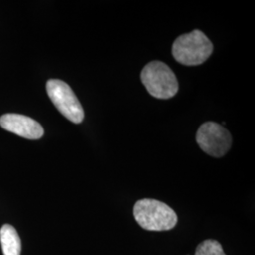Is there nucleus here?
Returning a JSON list of instances; mask_svg holds the SVG:
<instances>
[{
    "label": "nucleus",
    "instance_id": "nucleus-1",
    "mask_svg": "<svg viewBox=\"0 0 255 255\" xmlns=\"http://www.w3.org/2000/svg\"><path fill=\"white\" fill-rule=\"evenodd\" d=\"M133 216L137 223L146 231H168L178 222L177 214L171 207L152 199L137 201L133 207Z\"/></svg>",
    "mask_w": 255,
    "mask_h": 255
},
{
    "label": "nucleus",
    "instance_id": "nucleus-2",
    "mask_svg": "<svg viewBox=\"0 0 255 255\" xmlns=\"http://www.w3.org/2000/svg\"><path fill=\"white\" fill-rule=\"evenodd\" d=\"M214 46L209 38L196 29L190 33L178 37L172 46L174 59L183 65H200L209 59Z\"/></svg>",
    "mask_w": 255,
    "mask_h": 255
},
{
    "label": "nucleus",
    "instance_id": "nucleus-3",
    "mask_svg": "<svg viewBox=\"0 0 255 255\" xmlns=\"http://www.w3.org/2000/svg\"><path fill=\"white\" fill-rule=\"evenodd\" d=\"M141 81L147 92L156 99L168 100L179 91L175 74L162 62L154 61L146 64L141 72Z\"/></svg>",
    "mask_w": 255,
    "mask_h": 255
},
{
    "label": "nucleus",
    "instance_id": "nucleus-4",
    "mask_svg": "<svg viewBox=\"0 0 255 255\" xmlns=\"http://www.w3.org/2000/svg\"><path fill=\"white\" fill-rule=\"evenodd\" d=\"M46 92L55 107L75 124L82 123L84 112L82 104L70 86L61 80H49L46 82Z\"/></svg>",
    "mask_w": 255,
    "mask_h": 255
},
{
    "label": "nucleus",
    "instance_id": "nucleus-5",
    "mask_svg": "<svg viewBox=\"0 0 255 255\" xmlns=\"http://www.w3.org/2000/svg\"><path fill=\"white\" fill-rule=\"evenodd\" d=\"M197 143L205 153L219 158L228 152L232 135L228 129L218 123L206 122L198 129Z\"/></svg>",
    "mask_w": 255,
    "mask_h": 255
},
{
    "label": "nucleus",
    "instance_id": "nucleus-6",
    "mask_svg": "<svg viewBox=\"0 0 255 255\" xmlns=\"http://www.w3.org/2000/svg\"><path fill=\"white\" fill-rule=\"evenodd\" d=\"M0 126L9 132L30 140L40 139L44 135V128L37 121L17 114L2 116L0 118Z\"/></svg>",
    "mask_w": 255,
    "mask_h": 255
},
{
    "label": "nucleus",
    "instance_id": "nucleus-7",
    "mask_svg": "<svg viewBox=\"0 0 255 255\" xmlns=\"http://www.w3.org/2000/svg\"><path fill=\"white\" fill-rule=\"evenodd\" d=\"M0 243L4 255H20L21 240L16 230L9 224L0 229Z\"/></svg>",
    "mask_w": 255,
    "mask_h": 255
},
{
    "label": "nucleus",
    "instance_id": "nucleus-8",
    "mask_svg": "<svg viewBox=\"0 0 255 255\" xmlns=\"http://www.w3.org/2000/svg\"><path fill=\"white\" fill-rule=\"evenodd\" d=\"M195 255H226L219 241L207 239L202 241L196 249Z\"/></svg>",
    "mask_w": 255,
    "mask_h": 255
}]
</instances>
